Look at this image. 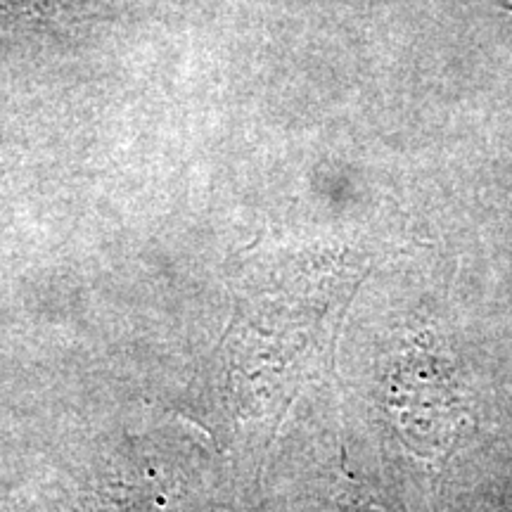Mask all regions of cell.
I'll use <instances>...</instances> for the list:
<instances>
[{
    "mask_svg": "<svg viewBox=\"0 0 512 512\" xmlns=\"http://www.w3.org/2000/svg\"><path fill=\"white\" fill-rule=\"evenodd\" d=\"M337 512H399L382 498L375 496V491L366 489V486H356L354 491H347L337 501Z\"/></svg>",
    "mask_w": 512,
    "mask_h": 512,
    "instance_id": "6da1fadb",
    "label": "cell"
}]
</instances>
